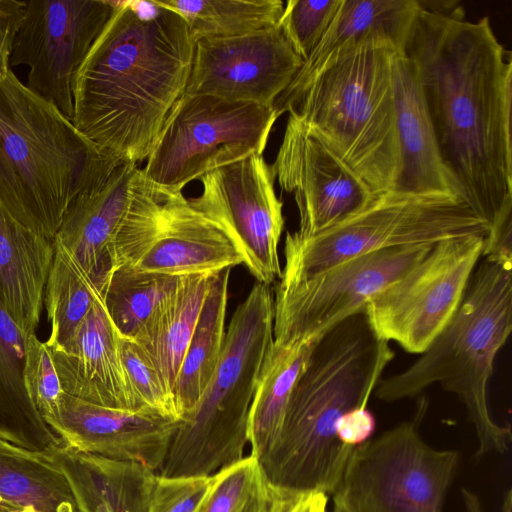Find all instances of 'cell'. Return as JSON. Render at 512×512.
I'll list each match as a JSON object with an SVG mask.
<instances>
[{"label": "cell", "instance_id": "1", "mask_svg": "<svg viewBox=\"0 0 512 512\" xmlns=\"http://www.w3.org/2000/svg\"><path fill=\"white\" fill-rule=\"evenodd\" d=\"M400 52L413 63L445 167L493 227L512 211L510 53L488 17L471 22L461 7L423 1Z\"/></svg>", "mask_w": 512, "mask_h": 512}, {"label": "cell", "instance_id": "2", "mask_svg": "<svg viewBox=\"0 0 512 512\" xmlns=\"http://www.w3.org/2000/svg\"><path fill=\"white\" fill-rule=\"evenodd\" d=\"M116 1L72 81L76 128L122 162L147 160L185 92L195 40L177 12Z\"/></svg>", "mask_w": 512, "mask_h": 512}, {"label": "cell", "instance_id": "3", "mask_svg": "<svg viewBox=\"0 0 512 512\" xmlns=\"http://www.w3.org/2000/svg\"><path fill=\"white\" fill-rule=\"evenodd\" d=\"M364 312L318 337L291 393L279 435L259 461L266 480L293 492L333 493L354 447L336 436L338 420L367 406L395 356Z\"/></svg>", "mask_w": 512, "mask_h": 512}, {"label": "cell", "instance_id": "4", "mask_svg": "<svg viewBox=\"0 0 512 512\" xmlns=\"http://www.w3.org/2000/svg\"><path fill=\"white\" fill-rule=\"evenodd\" d=\"M121 162L12 69L0 77V200L26 228L54 241L72 201Z\"/></svg>", "mask_w": 512, "mask_h": 512}, {"label": "cell", "instance_id": "5", "mask_svg": "<svg viewBox=\"0 0 512 512\" xmlns=\"http://www.w3.org/2000/svg\"><path fill=\"white\" fill-rule=\"evenodd\" d=\"M512 329V258L482 255L452 318L407 369L381 379L375 396L412 398L433 384L457 396L473 424L475 458L505 453L511 429L497 423L488 404L494 360Z\"/></svg>", "mask_w": 512, "mask_h": 512}, {"label": "cell", "instance_id": "6", "mask_svg": "<svg viewBox=\"0 0 512 512\" xmlns=\"http://www.w3.org/2000/svg\"><path fill=\"white\" fill-rule=\"evenodd\" d=\"M398 52L386 33L366 35L319 74L290 110L375 194L393 190L398 177L394 82Z\"/></svg>", "mask_w": 512, "mask_h": 512}, {"label": "cell", "instance_id": "7", "mask_svg": "<svg viewBox=\"0 0 512 512\" xmlns=\"http://www.w3.org/2000/svg\"><path fill=\"white\" fill-rule=\"evenodd\" d=\"M273 321V294L257 282L234 311L218 367L199 402L179 421L158 475L211 476L245 457L249 411L273 342Z\"/></svg>", "mask_w": 512, "mask_h": 512}, {"label": "cell", "instance_id": "8", "mask_svg": "<svg viewBox=\"0 0 512 512\" xmlns=\"http://www.w3.org/2000/svg\"><path fill=\"white\" fill-rule=\"evenodd\" d=\"M489 231L488 223L460 197L390 190L321 233L301 237L288 232L278 282L298 281L373 251L468 235L486 238Z\"/></svg>", "mask_w": 512, "mask_h": 512}, {"label": "cell", "instance_id": "9", "mask_svg": "<svg viewBox=\"0 0 512 512\" xmlns=\"http://www.w3.org/2000/svg\"><path fill=\"white\" fill-rule=\"evenodd\" d=\"M427 400L413 419L353 448L332 495L339 512H442L459 453L435 449L419 433Z\"/></svg>", "mask_w": 512, "mask_h": 512}, {"label": "cell", "instance_id": "10", "mask_svg": "<svg viewBox=\"0 0 512 512\" xmlns=\"http://www.w3.org/2000/svg\"><path fill=\"white\" fill-rule=\"evenodd\" d=\"M278 118L271 106L183 94L168 113L142 174L160 191L182 192L215 169L262 155Z\"/></svg>", "mask_w": 512, "mask_h": 512}, {"label": "cell", "instance_id": "11", "mask_svg": "<svg viewBox=\"0 0 512 512\" xmlns=\"http://www.w3.org/2000/svg\"><path fill=\"white\" fill-rule=\"evenodd\" d=\"M484 239L468 235L436 243L421 261L372 296L363 312L376 336L406 352L423 353L457 310Z\"/></svg>", "mask_w": 512, "mask_h": 512}, {"label": "cell", "instance_id": "12", "mask_svg": "<svg viewBox=\"0 0 512 512\" xmlns=\"http://www.w3.org/2000/svg\"><path fill=\"white\" fill-rule=\"evenodd\" d=\"M435 244L398 246L362 254L307 278L277 283L273 341L320 337L362 312L369 299L421 261Z\"/></svg>", "mask_w": 512, "mask_h": 512}, {"label": "cell", "instance_id": "13", "mask_svg": "<svg viewBox=\"0 0 512 512\" xmlns=\"http://www.w3.org/2000/svg\"><path fill=\"white\" fill-rule=\"evenodd\" d=\"M116 1L29 0L10 65L29 68L30 90L73 117L72 81Z\"/></svg>", "mask_w": 512, "mask_h": 512}, {"label": "cell", "instance_id": "14", "mask_svg": "<svg viewBox=\"0 0 512 512\" xmlns=\"http://www.w3.org/2000/svg\"><path fill=\"white\" fill-rule=\"evenodd\" d=\"M274 181L271 165L254 154L205 174L200 195L188 198L230 235L249 272L267 286L281 275L278 245L285 222Z\"/></svg>", "mask_w": 512, "mask_h": 512}, {"label": "cell", "instance_id": "15", "mask_svg": "<svg viewBox=\"0 0 512 512\" xmlns=\"http://www.w3.org/2000/svg\"><path fill=\"white\" fill-rule=\"evenodd\" d=\"M271 168L280 187L294 195L299 212L295 233L301 237L337 225L376 195L294 111Z\"/></svg>", "mask_w": 512, "mask_h": 512}, {"label": "cell", "instance_id": "16", "mask_svg": "<svg viewBox=\"0 0 512 512\" xmlns=\"http://www.w3.org/2000/svg\"><path fill=\"white\" fill-rule=\"evenodd\" d=\"M302 63L278 25L243 36L199 39L184 94L273 107Z\"/></svg>", "mask_w": 512, "mask_h": 512}, {"label": "cell", "instance_id": "17", "mask_svg": "<svg viewBox=\"0 0 512 512\" xmlns=\"http://www.w3.org/2000/svg\"><path fill=\"white\" fill-rule=\"evenodd\" d=\"M180 420L100 406L62 393L48 426L79 451L140 462L158 473Z\"/></svg>", "mask_w": 512, "mask_h": 512}, {"label": "cell", "instance_id": "18", "mask_svg": "<svg viewBox=\"0 0 512 512\" xmlns=\"http://www.w3.org/2000/svg\"><path fill=\"white\" fill-rule=\"evenodd\" d=\"M138 171L137 165L121 162L102 183L79 194L68 207L54 239L75 258L100 296L117 267L115 242Z\"/></svg>", "mask_w": 512, "mask_h": 512}, {"label": "cell", "instance_id": "19", "mask_svg": "<svg viewBox=\"0 0 512 512\" xmlns=\"http://www.w3.org/2000/svg\"><path fill=\"white\" fill-rule=\"evenodd\" d=\"M161 192L163 202L156 233L133 267L187 276L245 263L242 251L230 235L196 210L182 192Z\"/></svg>", "mask_w": 512, "mask_h": 512}, {"label": "cell", "instance_id": "20", "mask_svg": "<svg viewBox=\"0 0 512 512\" xmlns=\"http://www.w3.org/2000/svg\"><path fill=\"white\" fill-rule=\"evenodd\" d=\"M49 351L65 394L100 406L143 410L121 359L119 335L101 298L68 347Z\"/></svg>", "mask_w": 512, "mask_h": 512}, {"label": "cell", "instance_id": "21", "mask_svg": "<svg viewBox=\"0 0 512 512\" xmlns=\"http://www.w3.org/2000/svg\"><path fill=\"white\" fill-rule=\"evenodd\" d=\"M394 82L399 170L393 190L464 199L441 159L413 63L400 51L395 59Z\"/></svg>", "mask_w": 512, "mask_h": 512}, {"label": "cell", "instance_id": "22", "mask_svg": "<svg viewBox=\"0 0 512 512\" xmlns=\"http://www.w3.org/2000/svg\"><path fill=\"white\" fill-rule=\"evenodd\" d=\"M418 8V0H341L320 42L275 101L279 117L294 109L313 80L366 35L384 32L400 51Z\"/></svg>", "mask_w": 512, "mask_h": 512}, {"label": "cell", "instance_id": "23", "mask_svg": "<svg viewBox=\"0 0 512 512\" xmlns=\"http://www.w3.org/2000/svg\"><path fill=\"white\" fill-rule=\"evenodd\" d=\"M50 455L68 478L80 512H148L158 474L146 465L63 443Z\"/></svg>", "mask_w": 512, "mask_h": 512}, {"label": "cell", "instance_id": "24", "mask_svg": "<svg viewBox=\"0 0 512 512\" xmlns=\"http://www.w3.org/2000/svg\"><path fill=\"white\" fill-rule=\"evenodd\" d=\"M54 241L18 222L0 200V299L27 334L41 318Z\"/></svg>", "mask_w": 512, "mask_h": 512}, {"label": "cell", "instance_id": "25", "mask_svg": "<svg viewBox=\"0 0 512 512\" xmlns=\"http://www.w3.org/2000/svg\"><path fill=\"white\" fill-rule=\"evenodd\" d=\"M26 337L0 299V439L50 454L63 442L43 420L27 393Z\"/></svg>", "mask_w": 512, "mask_h": 512}, {"label": "cell", "instance_id": "26", "mask_svg": "<svg viewBox=\"0 0 512 512\" xmlns=\"http://www.w3.org/2000/svg\"><path fill=\"white\" fill-rule=\"evenodd\" d=\"M0 512H80L71 485L48 453L0 439Z\"/></svg>", "mask_w": 512, "mask_h": 512}, {"label": "cell", "instance_id": "27", "mask_svg": "<svg viewBox=\"0 0 512 512\" xmlns=\"http://www.w3.org/2000/svg\"><path fill=\"white\" fill-rule=\"evenodd\" d=\"M316 339L286 345L273 341L265 355L249 411L247 432L250 455L258 462L279 435L291 393Z\"/></svg>", "mask_w": 512, "mask_h": 512}, {"label": "cell", "instance_id": "28", "mask_svg": "<svg viewBox=\"0 0 512 512\" xmlns=\"http://www.w3.org/2000/svg\"><path fill=\"white\" fill-rule=\"evenodd\" d=\"M230 270L214 274L178 371L174 397L181 419L199 402L220 361Z\"/></svg>", "mask_w": 512, "mask_h": 512}, {"label": "cell", "instance_id": "29", "mask_svg": "<svg viewBox=\"0 0 512 512\" xmlns=\"http://www.w3.org/2000/svg\"><path fill=\"white\" fill-rule=\"evenodd\" d=\"M215 273L182 276L166 304L135 341L150 356L173 396L178 371Z\"/></svg>", "mask_w": 512, "mask_h": 512}, {"label": "cell", "instance_id": "30", "mask_svg": "<svg viewBox=\"0 0 512 512\" xmlns=\"http://www.w3.org/2000/svg\"><path fill=\"white\" fill-rule=\"evenodd\" d=\"M181 277L147 272L130 265L118 266L101 293L117 334L137 341L171 297Z\"/></svg>", "mask_w": 512, "mask_h": 512}, {"label": "cell", "instance_id": "31", "mask_svg": "<svg viewBox=\"0 0 512 512\" xmlns=\"http://www.w3.org/2000/svg\"><path fill=\"white\" fill-rule=\"evenodd\" d=\"M186 21L195 42L253 34L278 25L281 0H149Z\"/></svg>", "mask_w": 512, "mask_h": 512}, {"label": "cell", "instance_id": "32", "mask_svg": "<svg viewBox=\"0 0 512 512\" xmlns=\"http://www.w3.org/2000/svg\"><path fill=\"white\" fill-rule=\"evenodd\" d=\"M54 248L43 298L51 323L45 344L48 349H65L101 296L70 252L56 241Z\"/></svg>", "mask_w": 512, "mask_h": 512}, {"label": "cell", "instance_id": "33", "mask_svg": "<svg viewBox=\"0 0 512 512\" xmlns=\"http://www.w3.org/2000/svg\"><path fill=\"white\" fill-rule=\"evenodd\" d=\"M119 350L141 408L167 418L181 420L172 392L143 347L133 340L119 336Z\"/></svg>", "mask_w": 512, "mask_h": 512}, {"label": "cell", "instance_id": "34", "mask_svg": "<svg viewBox=\"0 0 512 512\" xmlns=\"http://www.w3.org/2000/svg\"><path fill=\"white\" fill-rule=\"evenodd\" d=\"M341 0H288L278 22L294 52L306 60L332 23Z\"/></svg>", "mask_w": 512, "mask_h": 512}, {"label": "cell", "instance_id": "35", "mask_svg": "<svg viewBox=\"0 0 512 512\" xmlns=\"http://www.w3.org/2000/svg\"><path fill=\"white\" fill-rule=\"evenodd\" d=\"M263 476L258 460L245 456L214 474L213 483L195 512H240Z\"/></svg>", "mask_w": 512, "mask_h": 512}, {"label": "cell", "instance_id": "36", "mask_svg": "<svg viewBox=\"0 0 512 512\" xmlns=\"http://www.w3.org/2000/svg\"><path fill=\"white\" fill-rule=\"evenodd\" d=\"M24 384L32 403L48 425L57 412L63 391L50 351L35 333L26 337Z\"/></svg>", "mask_w": 512, "mask_h": 512}, {"label": "cell", "instance_id": "37", "mask_svg": "<svg viewBox=\"0 0 512 512\" xmlns=\"http://www.w3.org/2000/svg\"><path fill=\"white\" fill-rule=\"evenodd\" d=\"M214 480L211 476L163 477L158 475L148 512H195Z\"/></svg>", "mask_w": 512, "mask_h": 512}, {"label": "cell", "instance_id": "38", "mask_svg": "<svg viewBox=\"0 0 512 512\" xmlns=\"http://www.w3.org/2000/svg\"><path fill=\"white\" fill-rule=\"evenodd\" d=\"M26 7L24 0H0V77L11 69L10 57Z\"/></svg>", "mask_w": 512, "mask_h": 512}, {"label": "cell", "instance_id": "39", "mask_svg": "<svg viewBox=\"0 0 512 512\" xmlns=\"http://www.w3.org/2000/svg\"><path fill=\"white\" fill-rule=\"evenodd\" d=\"M302 494L279 489L263 475L240 512H289Z\"/></svg>", "mask_w": 512, "mask_h": 512}, {"label": "cell", "instance_id": "40", "mask_svg": "<svg viewBox=\"0 0 512 512\" xmlns=\"http://www.w3.org/2000/svg\"><path fill=\"white\" fill-rule=\"evenodd\" d=\"M376 420L367 406L349 410L336 424V436L345 445L356 447L371 438Z\"/></svg>", "mask_w": 512, "mask_h": 512}, {"label": "cell", "instance_id": "41", "mask_svg": "<svg viewBox=\"0 0 512 512\" xmlns=\"http://www.w3.org/2000/svg\"><path fill=\"white\" fill-rule=\"evenodd\" d=\"M328 495L322 492L304 493L289 512H327Z\"/></svg>", "mask_w": 512, "mask_h": 512}, {"label": "cell", "instance_id": "42", "mask_svg": "<svg viewBox=\"0 0 512 512\" xmlns=\"http://www.w3.org/2000/svg\"><path fill=\"white\" fill-rule=\"evenodd\" d=\"M461 494L466 512H482L480 499L473 491L462 488Z\"/></svg>", "mask_w": 512, "mask_h": 512}, {"label": "cell", "instance_id": "43", "mask_svg": "<svg viewBox=\"0 0 512 512\" xmlns=\"http://www.w3.org/2000/svg\"><path fill=\"white\" fill-rule=\"evenodd\" d=\"M330 512H339V511L337 509L333 508L332 511H330Z\"/></svg>", "mask_w": 512, "mask_h": 512}]
</instances>
